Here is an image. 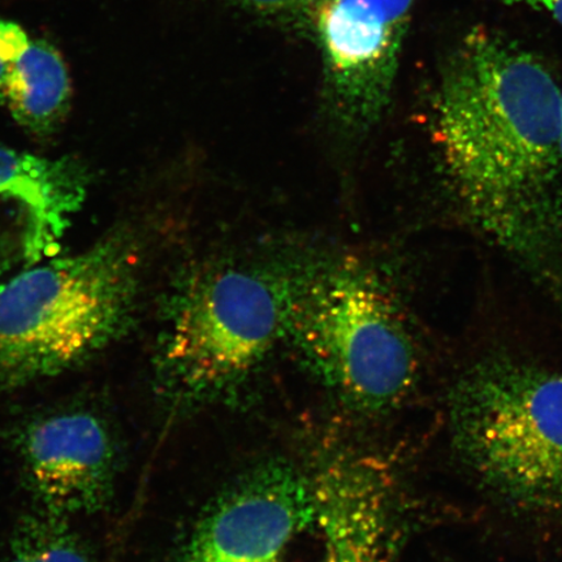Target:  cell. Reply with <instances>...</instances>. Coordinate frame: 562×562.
<instances>
[{
    "instance_id": "cell-1",
    "label": "cell",
    "mask_w": 562,
    "mask_h": 562,
    "mask_svg": "<svg viewBox=\"0 0 562 562\" xmlns=\"http://www.w3.org/2000/svg\"><path fill=\"white\" fill-rule=\"evenodd\" d=\"M434 136L476 228L562 294L561 88L505 35L476 27L448 56Z\"/></svg>"
},
{
    "instance_id": "cell-2",
    "label": "cell",
    "mask_w": 562,
    "mask_h": 562,
    "mask_svg": "<svg viewBox=\"0 0 562 562\" xmlns=\"http://www.w3.org/2000/svg\"><path fill=\"white\" fill-rule=\"evenodd\" d=\"M461 465L522 516L562 522V371L509 355L463 370L448 398Z\"/></svg>"
},
{
    "instance_id": "cell-3",
    "label": "cell",
    "mask_w": 562,
    "mask_h": 562,
    "mask_svg": "<svg viewBox=\"0 0 562 562\" xmlns=\"http://www.w3.org/2000/svg\"><path fill=\"white\" fill-rule=\"evenodd\" d=\"M139 294L136 238L116 231L0 288V393L53 378L128 331Z\"/></svg>"
},
{
    "instance_id": "cell-4",
    "label": "cell",
    "mask_w": 562,
    "mask_h": 562,
    "mask_svg": "<svg viewBox=\"0 0 562 562\" xmlns=\"http://www.w3.org/2000/svg\"><path fill=\"white\" fill-rule=\"evenodd\" d=\"M284 339L344 402L390 411L417 384L418 355L396 293L363 259L300 261Z\"/></svg>"
},
{
    "instance_id": "cell-5",
    "label": "cell",
    "mask_w": 562,
    "mask_h": 562,
    "mask_svg": "<svg viewBox=\"0 0 562 562\" xmlns=\"http://www.w3.org/2000/svg\"><path fill=\"white\" fill-rule=\"evenodd\" d=\"M299 262H202L165 302L159 368L175 396L240 384L284 339Z\"/></svg>"
},
{
    "instance_id": "cell-6",
    "label": "cell",
    "mask_w": 562,
    "mask_h": 562,
    "mask_svg": "<svg viewBox=\"0 0 562 562\" xmlns=\"http://www.w3.org/2000/svg\"><path fill=\"white\" fill-rule=\"evenodd\" d=\"M416 0H322L316 35L329 116L348 136L389 108Z\"/></svg>"
},
{
    "instance_id": "cell-7",
    "label": "cell",
    "mask_w": 562,
    "mask_h": 562,
    "mask_svg": "<svg viewBox=\"0 0 562 562\" xmlns=\"http://www.w3.org/2000/svg\"><path fill=\"white\" fill-rule=\"evenodd\" d=\"M314 513L312 480L288 463H266L211 503L179 562H279Z\"/></svg>"
},
{
    "instance_id": "cell-8",
    "label": "cell",
    "mask_w": 562,
    "mask_h": 562,
    "mask_svg": "<svg viewBox=\"0 0 562 562\" xmlns=\"http://www.w3.org/2000/svg\"><path fill=\"white\" fill-rule=\"evenodd\" d=\"M321 551L314 562H395L400 518L395 486L375 459L344 452L312 480Z\"/></svg>"
},
{
    "instance_id": "cell-9",
    "label": "cell",
    "mask_w": 562,
    "mask_h": 562,
    "mask_svg": "<svg viewBox=\"0 0 562 562\" xmlns=\"http://www.w3.org/2000/svg\"><path fill=\"white\" fill-rule=\"evenodd\" d=\"M18 448L45 510L63 517L91 515L109 504L115 447L95 414L76 411L34 420L19 434Z\"/></svg>"
},
{
    "instance_id": "cell-10",
    "label": "cell",
    "mask_w": 562,
    "mask_h": 562,
    "mask_svg": "<svg viewBox=\"0 0 562 562\" xmlns=\"http://www.w3.org/2000/svg\"><path fill=\"white\" fill-rule=\"evenodd\" d=\"M89 176L74 159H48L0 145V200L18 202L30 215V258L58 240L86 200Z\"/></svg>"
},
{
    "instance_id": "cell-11",
    "label": "cell",
    "mask_w": 562,
    "mask_h": 562,
    "mask_svg": "<svg viewBox=\"0 0 562 562\" xmlns=\"http://www.w3.org/2000/svg\"><path fill=\"white\" fill-rule=\"evenodd\" d=\"M70 95L68 68L61 54L46 41L32 40L11 66L2 102L23 128L47 136L67 115Z\"/></svg>"
},
{
    "instance_id": "cell-12",
    "label": "cell",
    "mask_w": 562,
    "mask_h": 562,
    "mask_svg": "<svg viewBox=\"0 0 562 562\" xmlns=\"http://www.w3.org/2000/svg\"><path fill=\"white\" fill-rule=\"evenodd\" d=\"M65 518L47 510L25 517L13 532L11 562H93Z\"/></svg>"
},
{
    "instance_id": "cell-13",
    "label": "cell",
    "mask_w": 562,
    "mask_h": 562,
    "mask_svg": "<svg viewBox=\"0 0 562 562\" xmlns=\"http://www.w3.org/2000/svg\"><path fill=\"white\" fill-rule=\"evenodd\" d=\"M30 35L20 24L0 20V101L11 66L30 45Z\"/></svg>"
},
{
    "instance_id": "cell-14",
    "label": "cell",
    "mask_w": 562,
    "mask_h": 562,
    "mask_svg": "<svg viewBox=\"0 0 562 562\" xmlns=\"http://www.w3.org/2000/svg\"><path fill=\"white\" fill-rule=\"evenodd\" d=\"M246 10L262 15H292L301 11L315 10L322 0H232Z\"/></svg>"
},
{
    "instance_id": "cell-15",
    "label": "cell",
    "mask_w": 562,
    "mask_h": 562,
    "mask_svg": "<svg viewBox=\"0 0 562 562\" xmlns=\"http://www.w3.org/2000/svg\"><path fill=\"white\" fill-rule=\"evenodd\" d=\"M508 2L527 5L532 10L544 12L562 26V0H508Z\"/></svg>"
},
{
    "instance_id": "cell-16",
    "label": "cell",
    "mask_w": 562,
    "mask_h": 562,
    "mask_svg": "<svg viewBox=\"0 0 562 562\" xmlns=\"http://www.w3.org/2000/svg\"><path fill=\"white\" fill-rule=\"evenodd\" d=\"M561 151H562V88H561Z\"/></svg>"
}]
</instances>
